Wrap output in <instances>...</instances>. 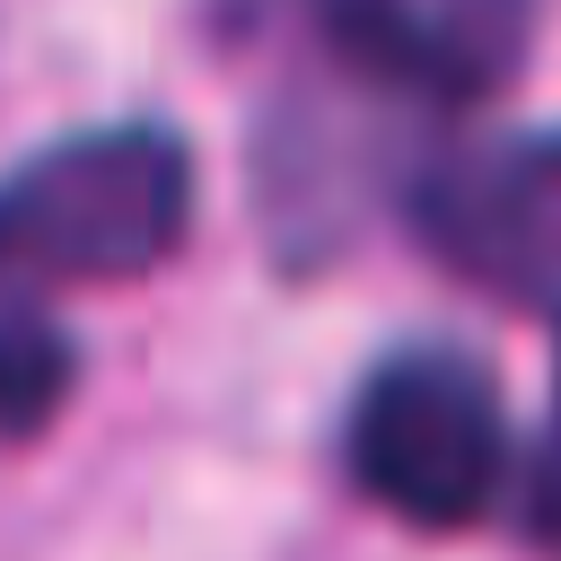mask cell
I'll return each instance as SVG.
<instances>
[{
  "instance_id": "obj_3",
  "label": "cell",
  "mask_w": 561,
  "mask_h": 561,
  "mask_svg": "<svg viewBox=\"0 0 561 561\" xmlns=\"http://www.w3.org/2000/svg\"><path fill=\"white\" fill-rule=\"evenodd\" d=\"M412 228L473 289L561 316V131L438 158L412 193Z\"/></svg>"
},
{
  "instance_id": "obj_2",
  "label": "cell",
  "mask_w": 561,
  "mask_h": 561,
  "mask_svg": "<svg viewBox=\"0 0 561 561\" xmlns=\"http://www.w3.org/2000/svg\"><path fill=\"white\" fill-rule=\"evenodd\" d=\"M351 482L403 526L456 535L508 491V412L456 351L386 359L351 403Z\"/></svg>"
},
{
  "instance_id": "obj_5",
  "label": "cell",
  "mask_w": 561,
  "mask_h": 561,
  "mask_svg": "<svg viewBox=\"0 0 561 561\" xmlns=\"http://www.w3.org/2000/svg\"><path fill=\"white\" fill-rule=\"evenodd\" d=\"M70 394V342L26 316V307H0V438H26L61 412Z\"/></svg>"
},
{
  "instance_id": "obj_6",
  "label": "cell",
  "mask_w": 561,
  "mask_h": 561,
  "mask_svg": "<svg viewBox=\"0 0 561 561\" xmlns=\"http://www.w3.org/2000/svg\"><path fill=\"white\" fill-rule=\"evenodd\" d=\"M526 526L543 543H561V359H552V412H543V447L526 465Z\"/></svg>"
},
{
  "instance_id": "obj_4",
  "label": "cell",
  "mask_w": 561,
  "mask_h": 561,
  "mask_svg": "<svg viewBox=\"0 0 561 561\" xmlns=\"http://www.w3.org/2000/svg\"><path fill=\"white\" fill-rule=\"evenodd\" d=\"M316 26L359 79L430 105H473L517 79L535 9L526 0H316Z\"/></svg>"
},
{
  "instance_id": "obj_1",
  "label": "cell",
  "mask_w": 561,
  "mask_h": 561,
  "mask_svg": "<svg viewBox=\"0 0 561 561\" xmlns=\"http://www.w3.org/2000/svg\"><path fill=\"white\" fill-rule=\"evenodd\" d=\"M193 167L158 123H105L0 175V289L131 280L175 254Z\"/></svg>"
}]
</instances>
